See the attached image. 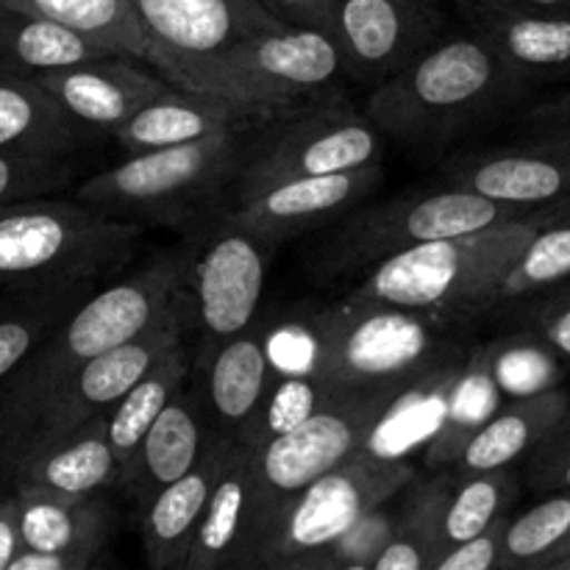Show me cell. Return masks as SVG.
<instances>
[{
	"mask_svg": "<svg viewBox=\"0 0 570 570\" xmlns=\"http://www.w3.org/2000/svg\"><path fill=\"white\" fill-rule=\"evenodd\" d=\"M187 259L159 256L95 289L11 376L0 382V476L59 390L104 351L128 343L181 301Z\"/></svg>",
	"mask_w": 570,
	"mask_h": 570,
	"instance_id": "6da1fadb",
	"label": "cell"
},
{
	"mask_svg": "<svg viewBox=\"0 0 570 570\" xmlns=\"http://www.w3.org/2000/svg\"><path fill=\"white\" fill-rule=\"evenodd\" d=\"M566 215H570V198L538 206L529 215L482 232L406 248L371 267L351 298L412 312L434 323L482 315L488 295L527 245Z\"/></svg>",
	"mask_w": 570,
	"mask_h": 570,
	"instance_id": "7a4b0ae2",
	"label": "cell"
},
{
	"mask_svg": "<svg viewBox=\"0 0 570 570\" xmlns=\"http://www.w3.org/2000/svg\"><path fill=\"white\" fill-rule=\"evenodd\" d=\"M527 89L495 50L471 31L468 37L440 39L406 70L384 81L367 100V117L379 131L401 142L434 148L515 104Z\"/></svg>",
	"mask_w": 570,
	"mask_h": 570,
	"instance_id": "3957f363",
	"label": "cell"
},
{
	"mask_svg": "<svg viewBox=\"0 0 570 570\" xmlns=\"http://www.w3.org/2000/svg\"><path fill=\"white\" fill-rule=\"evenodd\" d=\"M142 228L81 200L0 206V287H100L131 265Z\"/></svg>",
	"mask_w": 570,
	"mask_h": 570,
	"instance_id": "277c9868",
	"label": "cell"
},
{
	"mask_svg": "<svg viewBox=\"0 0 570 570\" xmlns=\"http://www.w3.org/2000/svg\"><path fill=\"white\" fill-rule=\"evenodd\" d=\"M406 387L328 395L298 426L259 445H250L254 476H250L248 529L234 568L254 570L256 554L265 546L284 504L323 473L365 449L384 412Z\"/></svg>",
	"mask_w": 570,
	"mask_h": 570,
	"instance_id": "5b68a950",
	"label": "cell"
},
{
	"mask_svg": "<svg viewBox=\"0 0 570 570\" xmlns=\"http://www.w3.org/2000/svg\"><path fill=\"white\" fill-rule=\"evenodd\" d=\"M423 315L365 301H343L304 323L312 340L309 373L326 395L406 387L449 356Z\"/></svg>",
	"mask_w": 570,
	"mask_h": 570,
	"instance_id": "8992f818",
	"label": "cell"
},
{
	"mask_svg": "<svg viewBox=\"0 0 570 570\" xmlns=\"http://www.w3.org/2000/svg\"><path fill=\"white\" fill-rule=\"evenodd\" d=\"M245 154L248 145L243 142V131L145 150L87 178L76 189V200L122 220L178 223L223 187H232Z\"/></svg>",
	"mask_w": 570,
	"mask_h": 570,
	"instance_id": "52a82bcc",
	"label": "cell"
},
{
	"mask_svg": "<svg viewBox=\"0 0 570 570\" xmlns=\"http://www.w3.org/2000/svg\"><path fill=\"white\" fill-rule=\"evenodd\" d=\"M148 65L170 83L223 98L228 65L254 39L284 28L259 0H131Z\"/></svg>",
	"mask_w": 570,
	"mask_h": 570,
	"instance_id": "ba28073f",
	"label": "cell"
},
{
	"mask_svg": "<svg viewBox=\"0 0 570 570\" xmlns=\"http://www.w3.org/2000/svg\"><path fill=\"white\" fill-rule=\"evenodd\" d=\"M412 479L415 468L410 460L356 451L284 504L254 570H298L306 557L334 543L365 512L393 501Z\"/></svg>",
	"mask_w": 570,
	"mask_h": 570,
	"instance_id": "9c48e42d",
	"label": "cell"
},
{
	"mask_svg": "<svg viewBox=\"0 0 570 570\" xmlns=\"http://www.w3.org/2000/svg\"><path fill=\"white\" fill-rule=\"evenodd\" d=\"M529 212L532 209L501 204V200L484 198V195L462 187L390 198L351 217L334 234V239H328L321 267L328 273L365 271V267H376L387 256L415 248V245L482 232V228L515 220Z\"/></svg>",
	"mask_w": 570,
	"mask_h": 570,
	"instance_id": "30bf717a",
	"label": "cell"
},
{
	"mask_svg": "<svg viewBox=\"0 0 570 570\" xmlns=\"http://www.w3.org/2000/svg\"><path fill=\"white\" fill-rule=\"evenodd\" d=\"M382 150V131L371 117L354 115L345 106H321L248 145L232 184L234 206L273 184L379 165Z\"/></svg>",
	"mask_w": 570,
	"mask_h": 570,
	"instance_id": "8fae6325",
	"label": "cell"
},
{
	"mask_svg": "<svg viewBox=\"0 0 570 570\" xmlns=\"http://www.w3.org/2000/svg\"><path fill=\"white\" fill-rule=\"evenodd\" d=\"M271 248L226 212L220 226L187 259V284L200 328L198 365L259 317Z\"/></svg>",
	"mask_w": 570,
	"mask_h": 570,
	"instance_id": "7c38bea8",
	"label": "cell"
},
{
	"mask_svg": "<svg viewBox=\"0 0 570 570\" xmlns=\"http://www.w3.org/2000/svg\"><path fill=\"white\" fill-rule=\"evenodd\" d=\"M343 72L348 70L334 33L284 26L254 39L234 56L220 95L273 115L301 98L328 92Z\"/></svg>",
	"mask_w": 570,
	"mask_h": 570,
	"instance_id": "4fadbf2b",
	"label": "cell"
},
{
	"mask_svg": "<svg viewBox=\"0 0 570 570\" xmlns=\"http://www.w3.org/2000/svg\"><path fill=\"white\" fill-rule=\"evenodd\" d=\"M184 317L187 315H184L181 298L167 315H161L154 326L145 328L142 334H137V337L128 340V343L115 345V348L104 351V354H98L95 360H89L87 365L59 390V395L50 401L48 410L39 415V421L33 423L31 432L26 434L20 449L14 451V456L20 454L22 449H28L31 443L61 438V434L72 432V429L92 421V417L109 415V412L120 404V399H126V395L131 393V387L139 379L148 376L167 354L181 348ZM14 456L9 460V465L14 462ZM9 465H6V471H9ZM6 471L0 479H6Z\"/></svg>",
	"mask_w": 570,
	"mask_h": 570,
	"instance_id": "5bb4252c",
	"label": "cell"
},
{
	"mask_svg": "<svg viewBox=\"0 0 570 570\" xmlns=\"http://www.w3.org/2000/svg\"><path fill=\"white\" fill-rule=\"evenodd\" d=\"M443 28V11L429 0H340L334 37L351 78L384 83L432 50Z\"/></svg>",
	"mask_w": 570,
	"mask_h": 570,
	"instance_id": "9a60e30c",
	"label": "cell"
},
{
	"mask_svg": "<svg viewBox=\"0 0 570 570\" xmlns=\"http://www.w3.org/2000/svg\"><path fill=\"white\" fill-rule=\"evenodd\" d=\"M445 187L473 189L501 204L534 209L570 198V128L462 154L443 170Z\"/></svg>",
	"mask_w": 570,
	"mask_h": 570,
	"instance_id": "2e32d148",
	"label": "cell"
},
{
	"mask_svg": "<svg viewBox=\"0 0 570 570\" xmlns=\"http://www.w3.org/2000/svg\"><path fill=\"white\" fill-rule=\"evenodd\" d=\"M137 56L111 53L76 67L37 72V81L92 137H115L145 104L170 87L165 76L142 70Z\"/></svg>",
	"mask_w": 570,
	"mask_h": 570,
	"instance_id": "e0dca14e",
	"label": "cell"
},
{
	"mask_svg": "<svg viewBox=\"0 0 570 570\" xmlns=\"http://www.w3.org/2000/svg\"><path fill=\"white\" fill-rule=\"evenodd\" d=\"M379 184H382V165L293 178L243 200L228 215L265 243L278 245L282 239L298 237L309 228L334 220L362 198H367Z\"/></svg>",
	"mask_w": 570,
	"mask_h": 570,
	"instance_id": "ac0fdd59",
	"label": "cell"
},
{
	"mask_svg": "<svg viewBox=\"0 0 570 570\" xmlns=\"http://www.w3.org/2000/svg\"><path fill=\"white\" fill-rule=\"evenodd\" d=\"M273 328L276 326L267 317H256L248 328L217 345L215 354L195 367L204 379L206 410L223 434L239 438L276 387L278 371L271 351Z\"/></svg>",
	"mask_w": 570,
	"mask_h": 570,
	"instance_id": "d6986e66",
	"label": "cell"
},
{
	"mask_svg": "<svg viewBox=\"0 0 570 570\" xmlns=\"http://www.w3.org/2000/svg\"><path fill=\"white\" fill-rule=\"evenodd\" d=\"M267 117L271 115L250 109V106L170 83L165 92L145 104L111 139L122 154L134 156L145 154V150L195 142V139L212 137V134L243 131L250 122L267 120Z\"/></svg>",
	"mask_w": 570,
	"mask_h": 570,
	"instance_id": "ffe728a7",
	"label": "cell"
},
{
	"mask_svg": "<svg viewBox=\"0 0 570 570\" xmlns=\"http://www.w3.org/2000/svg\"><path fill=\"white\" fill-rule=\"evenodd\" d=\"M11 484L59 490V493L92 495L120 482V462L109 440L106 415L61 438L39 440L22 449L6 471Z\"/></svg>",
	"mask_w": 570,
	"mask_h": 570,
	"instance_id": "44dd1931",
	"label": "cell"
},
{
	"mask_svg": "<svg viewBox=\"0 0 570 570\" xmlns=\"http://www.w3.org/2000/svg\"><path fill=\"white\" fill-rule=\"evenodd\" d=\"M232 440L234 434H215L198 465L167 484L142 510V549L150 568L184 570L187 566Z\"/></svg>",
	"mask_w": 570,
	"mask_h": 570,
	"instance_id": "7402d4cb",
	"label": "cell"
},
{
	"mask_svg": "<svg viewBox=\"0 0 570 570\" xmlns=\"http://www.w3.org/2000/svg\"><path fill=\"white\" fill-rule=\"evenodd\" d=\"M215 434L206 432L204 412L198 410V401L189 393L178 390L145 440L139 443L137 454L122 471V490L137 501L139 507H148L167 484L178 482L184 473L193 471L204 451L209 449Z\"/></svg>",
	"mask_w": 570,
	"mask_h": 570,
	"instance_id": "603a6c76",
	"label": "cell"
},
{
	"mask_svg": "<svg viewBox=\"0 0 570 570\" xmlns=\"http://www.w3.org/2000/svg\"><path fill=\"white\" fill-rule=\"evenodd\" d=\"M22 551L83 554L98 562L111 532V510L98 493L76 495L17 484Z\"/></svg>",
	"mask_w": 570,
	"mask_h": 570,
	"instance_id": "cb8c5ba5",
	"label": "cell"
},
{
	"mask_svg": "<svg viewBox=\"0 0 570 570\" xmlns=\"http://www.w3.org/2000/svg\"><path fill=\"white\" fill-rule=\"evenodd\" d=\"M568 406L570 390L560 384L538 390V393L515 395L501 404L456 460V479L493 471V468H510L512 462L532 456L560 426Z\"/></svg>",
	"mask_w": 570,
	"mask_h": 570,
	"instance_id": "d4e9b609",
	"label": "cell"
},
{
	"mask_svg": "<svg viewBox=\"0 0 570 570\" xmlns=\"http://www.w3.org/2000/svg\"><path fill=\"white\" fill-rule=\"evenodd\" d=\"M471 31L495 50L527 87L570 76V14H501L465 9Z\"/></svg>",
	"mask_w": 570,
	"mask_h": 570,
	"instance_id": "484cf974",
	"label": "cell"
},
{
	"mask_svg": "<svg viewBox=\"0 0 570 570\" xmlns=\"http://www.w3.org/2000/svg\"><path fill=\"white\" fill-rule=\"evenodd\" d=\"M89 139L37 78L0 70V150L76 156Z\"/></svg>",
	"mask_w": 570,
	"mask_h": 570,
	"instance_id": "4316f807",
	"label": "cell"
},
{
	"mask_svg": "<svg viewBox=\"0 0 570 570\" xmlns=\"http://www.w3.org/2000/svg\"><path fill=\"white\" fill-rule=\"evenodd\" d=\"M468 356L454 354L410 384L390 404L365 449L393 460H410L421 445H429L449 417L460 373Z\"/></svg>",
	"mask_w": 570,
	"mask_h": 570,
	"instance_id": "83f0119b",
	"label": "cell"
},
{
	"mask_svg": "<svg viewBox=\"0 0 570 570\" xmlns=\"http://www.w3.org/2000/svg\"><path fill=\"white\" fill-rule=\"evenodd\" d=\"M250 476H254V449L234 438L184 570L234 568L248 529Z\"/></svg>",
	"mask_w": 570,
	"mask_h": 570,
	"instance_id": "f1b7e54d",
	"label": "cell"
},
{
	"mask_svg": "<svg viewBox=\"0 0 570 570\" xmlns=\"http://www.w3.org/2000/svg\"><path fill=\"white\" fill-rule=\"evenodd\" d=\"M104 56H111L104 45L65 22L0 6V70L37 76L59 67L87 65Z\"/></svg>",
	"mask_w": 570,
	"mask_h": 570,
	"instance_id": "f546056e",
	"label": "cell"
},
{
	"mask_svg": "<svg viewBox=\"0 0 570 570\" xmlns=\"http://www.w3.org/2000/svg\"><path fill=\"white\" fill-rule=\"evenodd\" d=\"M454 482L412 479L395 495V534L373 570H434L443 554V521Z\"/></svg>",
	"mask_w": 570,
	"mask_h": 570,
	"instance_id": "4dcf8cb0",
	"label": "cell"
},
{
	"mask_svg": "<svg viewBox=\"0 0 570 570\" xmlns=\"http://www.w3.org/2000/svg\"><path fill=\"white\" fill-rule=\"evenodd\" d=\"M98 287H0V382L17 371Z\"/></svg>",
	"mask_w": 570,
	"mask_h": 570,
	"instance_id": "1f68e13d",
	"label": "cell"
},
{
	"mask_svg": "<svg viewBox=\"0 0 570 570\" xmlns=\"http://www.w3.org/2000/svg\"><path fill=\"white\" fill-rule=\"evenodd\" d=\"M501 395H504V390H501L499 376H495L493 345H484V348L468 354L460 382H456L454 395H451L449 417H445L438 438L426 445L429 465H456L473 434L501 406Z\"/></svg>",
	"mask_w": 570,
	"mask_h": 570,
	"instance_id": "d6a6232c",
	"label": "cell"
},
{
	"mask_svg": "<svg viewBox=\"0 0 570 570\" xmlns=\"http://www.w3.org/2000/svg\"><path fill=\"white\" fill-rule=\"evenodd\" d=\"M189 371H193L189 354L181 345V348H176L173 354H167L148 376L139 379L131 387V393H128L126 399H120V404L106 415L111 449H115L117 462H120V476L128 468V462L134 460V454H137L145 434L150 432L156 417H159L161 410L167 406V401L181 390Z\"/></svg>",
	"mask_w": 570,
	"mask_h": 570,
	"instance_id": "836d02e7",
	"label": "cell"
},
{
	"mask_svg": "<svg viewBox=\"0 0 570 570\" xmlns=\"http://www.w3.org/2000/svg\"><path fill=\"white\" fill-rule=\"evenodd\" d=\"M0 6L65 22L104 45L109 53L148 59V45L137 26L131 0H0Z\"/></svg>",
	"mask_w": 570,
	"mask_h": 570,
	"instance_id": "e575fe53",
	"label": "cell"
},
{
	"mask_svg": "<svg viewBox=\"0 0 570 570\" xmlns=\"http://www.w3.org/2000/svg\"><path fill=\"white\" fill-rule=\"evenodd\" d=\"M570 538V490H554L532 510L510 518L499 570H549Z\"/></svg>",
	"mask_w": 570,
	"mask_h": 570,
	"instance_id": "d590c367",
	"label": "cell"
},
{
	"mask_svg": "<svg viewBox=\"0 0 570 570\" xmlns=\"http://www.w3.org/2000/svg\"><path fill=\"white\" fill-rule=\"evenodd\" d=\"M570 276V215L546 226L532 243L527 245L507 276L495 284L493 293L484 301V312L501 306L521 304L527 298L549 293Z\"/></svg>",
	"mask_w": 570,
	"mask_h": 570,
	"instance_id": "8d00e7d4",
	"label": "cell"
},
{
	"mask_svg": "<svg viewBox=\"0 0 570 570\" xmlns=\"http://www.w3.org/2000/svg\"><path fill=\"white\" fill-rule=\"evenodd\" d=\"M515 495L518 479L510 468H493V471L460 479L454 484V493H451L449 510H445L443 554L454 546L482 534L484 529H490L504 515H510Z\"/></svg>",
	"mask_w": 570,
	"mask_h": 570,
	"instance_id": "74e56055",
	"label": "cell"
},
{
	"mask_svg": "<svg viewBox=\"0 0 570 570\" xmlns=\"http://www.w3.org/2000/svg\"><path fill=\"white\" fill-rule=\"evenodd\" d=\"M395 534V499L365 512L334 543L306 557L298 570H373Z\"/></svg>",
	"mask_w": 570,
	"mask_h": 570,
	"instance_id": "f35d334b",
	"label": "cell"
},
{
	"mask_svg": "<svg viewBox=\"0 0 570 570\" xmlns=\"http://www.w3.org/2000/svg\"><path fill=\"white\" fill-rule=\"evenodd\" d=\"M326 399L328 395L323 393V387L312 373H284V376H278L276 387L271 390L265 404H262L259 415L239 434V440L248 445L265 443V440L306 421Z\"/></svg>",
	"mask_w": 570,
	"mask_h": 570,
	"instance_id": "ab89813d",
	"label": "cell"
},
{
	"mask_svg": "<svg viewBox=\"0 0 570 570\" xmlns=\"http://www.w3.org/2000/svg\"><path fill=\"white\" fill-rule=\"evenodd\" d=\"M76 176L72 156L0 150V206L59 193Z\"/></svg>",
	"mask_w": 570,
	"mask_h": 570,
	"instance_id": "60d3db41",
	"label": "cell"
},
{
	"mask_svg": "<svg viewBox=\"0 0 570 570\" xmlns=\"http://www.w3.org/2000/svg\"><path fill=\"white\" fill-rule=\"evenodd\" d=\"M557 351L546 343L540 334L532 337L515 340V343L495 348L493 362L495 376H499L504 395H529L538 390L557 387L560 382V365H557Z\"/></svg>",
	"mask_w": 570,
	"mask_h": 570,
	"instance_id": "b9f144b4",
	"label": "cell"
},
{
	"mask_svg": "<svg viewBox=\"0 0 570 570\" xmlns=\"http://www.w3.org/2000/svg\"><path fill=\"white\" fill-rule=\"evenodd\" d=\"M507 523H510V515L495 521L493 527L484 529L476 538L449 549L440 557L434 570H493L499 566V551L501 543H504Z\"/></svg>",
	"mask_w": 570,
	"mask_h": 570,
	"instance_id": "7bdbcfd3",
	"label": "cell"
},
{
	"mask_svg": "<svg viewBox=\"0 0 570 570\" xmlns=\"http://www.w3.org/2000/svg\"><path fill=\"white\" fill-rule=\"evenodd\" d=\"M276 20L293 28H321L334 33L340 0H259Z\"/></svg>",
	"mask_w": 570,
	"mask_h": 570,
	"instance_id": "ee69618b",
	"label": "cell"
},
{
	"mask_svg": "<svg viewBox=\"0 0 570 570\" xmlns=\"http://www.w3.org/2000/svg\"><path fill=\"white\" fill-rule=\"evenodd\" d=\"M20 551V501H17V493L0 495V570H9Z\"/></svg>",
	"mask_w": 570,
	"mask_h": 570,
	"instance_id": "f6af8a7d",
	"label": "cell"
},
{
	"mask_svg": "<svg viewBox=\"0 0 570 570\" xmlns=\"http://www.w3.org/2000/svg\"><path fill=\"white\" fill-rule=\"evenodd\" d=\"M462 9H488L501 14H570V0H460Z\"/></svg>",
	"mask_w": 570,
	"mask_h": 570,
	"instance_id": "bcb514c9",
	"label": "cell"
},
{
	"mask_svg": "<svg viewBox=\"0 0 570 570\" xmlns=\"http://www.w3.org/2000/svg\"><path fill=\"white\" fill-rule=\"evenodd\" d=\"M529 482L540 493L570 490V451L551 460H529Z\"/></svg>",
	"mask_w": 570,
	"mask_h": 570,
	"instance_id": "7dc6e473",
	"label": "cell"
},
{
	"mask_svg": "<svg viewBox=\"0 0 570 570\" xmlns=\"http://www.w3.org/2000/svg\"><path fill=\"white\" fill-rule=\"evenodd\" d=\"M532 328L557 354L570 360V304L557 312H549V315L532 317Z\"/></svg>",
	"mask_w": 570,
	"mask_h": 570,
	"instance_id": "c3c4849f",
	"label": "cell"
},
{
	"mask_svg": "<svg viewBox=\"0 0 570 570\" xmlns=\"http://www.w3.org/2000/svg\"><path fill=\"white\" fill-rule=\"evenodd\" d=\"M527 126L538 128V131H568L570 128V92L560 95L554 100L534 106L527 115Z\"/></svg>",
	"mask_w": 570,
	"mask_h": 570,
	"instance_id": "681fc988",
	"label": "cell"
},
{
	"mask_svg": "<svg viewBox=\"0 0 570 570\" xmlns=\"http://www.w3.org/2000/svg\"><path fill=\"white\" fill-rule=\"evenodd\" d=\"M566 451H570V406H568V412H566V417H562L560 426L551 432V438L546 440V443L540 445V449L534 451L529 460H551V456H560V454H566Z\"/></svg>",
	"mask_w": 570,
	"mask_h": 570,
	"instance_id": "f907efd6",
	"label": "cell"
},
{
	"mask_svg": "<svg viewBox=\"0 0 570 570\" xmlns=\"http://www.w3.org/2000/svg\"><path fill=\"white\" fill-rule=\"evenodd\" d=\"M570 304V276L566 282L557 284L554 289H549V293L538 295V304H534V309H529V317H538V315H549V312H557L562 309V306Z\"/></svg>",
	"mask_w": 570,
	"mask_h": 570,
	"instance_id": "816d5d0a",
	"label": "cell"
},
{
	"mask_svg": "<svg viewBox=\"0 0 570 570\" xmlns=\"http://www.w3.org/2000/svg\"><path fill=\"white\" fill-rule=\"evenodd\" d=\"M551 570H570V554L562 557L560 562H554V568H551Z\"/></svg>",
	"mask_w": 570,
	"mask_h": 570,
	"instance_id": "f5cc1de1",
	"label": "cell"
},
{
	"mask_svg": "<svg viewBox=\"0 0 570 570\" xmlns=\"http://www.w3.org/2000/svg\"><path fill=\"white\" fill-rule=\"evenodd\" d=\"M570 554V538H568V543L566 546H562V551H560V557H557V560L554 562H560L562 560V557H568ZM554 562H551V568H554ZM549 568V570H551Z\"/></svg>",
	"mask_w": 570,
	"mask_h": 570,
	"instance_id": "db71d44e",
	"label": "cell"
},
{
	"mask_svg": "<svg viewBox=\"0 0 570 570\" xmlns=\"http://www.w3.org/2000/svg\"><path fill=\"white\" fill-rule=\"evenodd\" d=\"M429 3H440V0H429Z\"/></svg>",
	"mask_w": 570,
	"mask_h": 570,
	"instance_id": "11a10c76",
	"label": "cell"
}]
</instances>
